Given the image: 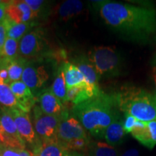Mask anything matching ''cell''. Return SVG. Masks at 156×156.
<instances>
[{
	"label": "cell",
	"mask_w": 156,
	"mask_h": 156,
	"mask_svg": "<svg viewBox=\"0 0 156 156\" xmlns=\"http://www.w3.org/2000/svg\"><path fill=\"white\" fill-rule=\"evenodd\" d=\"M93 2L105 23L126 39L145 42L155 33V9L114 1Z\"/></svg>",
	"instance_id": "6da1fadb"
},
{
	"label": "cell",
	"mask_w": 156,
	"mask_h": 156,
	"mask_svg": "<svg viewBox=\"0 0 156 156\" xmlns=\"http://www.w3.org/2000/svg\"><path fill=\"white\" fill-rule=\"evenodd\" d=\"M119 108L116 94L103 91L86 101L74 106L73 112L93 136L104 137L105 132L112 123L119 118Z\"/></svg>",
	"instance_id": "7a4b0ae2"
},
{
	"label": "cell",
	"mask_w": 156,
	"mask_h": 156,
	"mask_svg": "<svg viewBox=\"0 0 156 156\" xmlns=\"http://www.w3.org/2000/svg\"><path fill=\"white\" fill-rule=\"evenodd\" d=\"M115 94L121 112L143 122L156 120L155 95L133 85H125Z\"/></svg>",
	"instance_id": "3957f363"
},
{
	"label": "cell",
	"mask_w": 156,
	"mask_h": 156,
	"mask_svg": "<svg viewBox=\"0 0 156 156\" xmlns=\"http://www.w3.org/2000/svg\"><path fill=\"white\" fill-rule=\"evenodd\" d=\"M91 62L99 77H116L122 71V58L116 48L111 46H95L88 52Z\"/></svg>",
	"instance_id": "277c9868"
},
{
	"label": "cell",
	"mask_w": 156,
	"mask_h": 156,
	"mask_svg": "<svg viewBox=\"0 0 156 156\" xmlns=\"http://www.w3.org/2000/svg\"><path fill=\"white\" fill-rule=\"evenodd\" d=\"M64 116H53L44 113L39 106L34 107V126L36 134L42 141H58L57 133Z\"/></svg>",
	"instance_id": "5b68a950"
},
{
	"label": "cell",
	"mask_w": 156,
	"mask_h": 156,
	"mask_svg": "<svg viewBox=\"0 0 156 156\" xmlns=\"http://www.w3.org/2000/svg\"><path fill=\"white\" fill-rule=\"evenodd\" d=\"M16 124L19 135L25 144H28L34 148L40 141L28 113L20 108L9 109Z\"/></svg>",
	"instance_id": "8992f818"
},
{
	"label": "cell",
	"mask_w": 156,
	"mask_h": 156,
	"mask_svg": "<svg viewBox=\"0 0 156 156\" xmlns=\"http://www.w3.org/2000/svg\"><path fill=\"white\" fill-rule=\"evenodd\" d=\"M57 138L58 142L64 143L79 138H89L83 124L75 117L68 115L62 119L58 126Z\"/></svg>",
	"instance_id": "52a82bcc"
},
{
	"label": "cell",
	"mask_w": 156,
	"mask_h": 156,
	"mask_svg": "<svg viewBox=\"0 0 156 156\" xmlns=\"http://www.w3.org/2000/svg\"><path fill=\"white\" fill-rule=\"evenodd\" d=\"M131 134L142 145L153 149L156 145V120L149 122L138 120Z\"/></svg>",
	"instance_id": "ba28073f"
},
{
	"label": "cell",
	"mask_w": 156,
	"mask_h": 156,
	"mask_svg": "<svg viewBox=\"0 0 156 156\" xmlns=\"http://www.w3.org/2000/svg\"><path fill=\"white\" fill-rule=\"evenodd\" d=\"M0 124L6 135L10 140L11 147L17 149H25V144L19 135L14 119L8 108L2 107L0 109Z\"/></svg>",
	"instance_id": "9c48e42d"
},
{
	"label": "cell",
	"mask_w": 156,
	"mask_h": 156,
	"mask_svg": "<svg viewBox=\"0 0 156 156\" xmlns=\"http://www.w3.org/2000/svg\"><path fill=\"white\" fill-rule=\"evenodd\" d=\"M49 75L44 67H34L27 64L23 71L21 81L23 82L32 90L41 88L48 80Z\"/></svg>",
	"instance_id": "30bf717a"
},
{
	"label": "cell",
	"mask_w": 156,
	"mask_h": 156,
	"mask_svg": "<svg viewBox=\"0 0 156 156\" xmlns=\"http://www.w3.org/2000/svg\"><path fill=\"white\" fill-rule=\"evenodd\" d=\"M39 107L45 114L53 116H64L67 112L65 107L55 95L49 90H44L39 95Z\"/></svg>",
	"instance_id": "8fae6325"
},
{
	"label": "cell",
	"mask_w": 156,
	"mask_h": 156,
	"mask_svg": "<svg viewBox=\"0 0 156 156\" xmlns=\"http://www.w3.org/2000/svg\"><path fill=\"white\" fill-rule=\"evenodd\" d=\"M6 13L7 17L16 23H29L37 17L25 1H9Z\"/></svg>",
	"instance_id": "7c38bea8"
},
{
	"label": "cell",
	"mask_w": 156,
	"mask_h": 156,
	"mask_svg": "<svg viewBox=\"0 0 156 156\" xmlns=\"http://www.w3.org/2000/svg\"><path fill=\"white\" fill-rule=\"evenodd\" d=\"M42 48V40L38 31H30L21 38L19 53L23 58H32L39 54Z\"/></svg>",
	"instance_id": "4fadbf2b"
},
{
	"label": "cell",
	"mask_w": 156,
	"mask_h": 156,
	"mask_svg": "<svg viewBox=\"0 0 156 156\" xmlns=\"http://www.w3.org/2000/svg\"><path fill=\"white\" fill-rule=\"evenodd\" d=\"M21 109L29 113L34 107L36 99L31 90L21 80L12 82L9 85Z\"/></svg>",
	"instance_id": "5bb4252c"
},
{
	"label": "cell",
	"mask_w": 156,
	"mask_h": 156,
	"mask_svg": "<svg viewBox=\"0 0 156 156\" xmlns=\"http://www.w3.org/2000/svg\"><path fill=\"white\" fill-rule=\"evenodd\" d=\"M62 67L64 73L66 86L67 90L73 88L74 87L90 85L86 81L80 70L78 69V67L74 63L67 62L62 65Z\"/></svg>",
	"instance_id": "9a60e30c"
},
{
	"label": "cell",
	"mask_w": 156,
	"mask_h": 156,
	"mask_svg": "<svg viewBox=\"0 0 156 156\" xmlns=\"http://www.w3.org/2000/svg\"><path fill=\"white\" fill-rule=\"evenodd\" d=\"M67 151L58 141H40L33 148L34 156H64Z\"/></svg>",
	"instance_id": "2e32d148"
},
{
	"label": "cell",
	"mask_w": 156,
	"mask_h": 156,
	"mask_svg": "<svg viewBox=\"0 0 156 156\" xmlns=\"http://www.w3.org/2000/svg\"><path fill=\"white\" fill-rule=\"evenodd\" d=\"M126 132L123 127V121L120 117L114 121L106 129L104 138L108 145L112 146L118 145L124 141Z\"/></svg>",
	"instance_id": "e0dca14e"
},
{
	"label": "cell",
	"mask_w": 156,
	"mask_h": 156,
	"mask_svg": "<svg viewBox=\"0 0 156 156\" xmlns=\"http://www.w3.org/2000/svg\"><path fill=\"white\" fill-rule=\"evenodd\" d=\"M75 65L80 70L82 74L84 75L86 81L90 85L93 87L99 88L98 80L100 77L95 71L94 67L91 62L89 61L87 56H83L75 61Z\"/></svg>",
	"instance_id": "ac0fdd59"
},
{
	"label": "cell",
	"mask_w": 156,
	"mask_h": 156,
	"mask_svg": "<svg viewBox=\"0 0 156 156\" xmlns=\"http://www.w3.org/2000/svg\"><path fill=\"white\" fill-rule=\"evenodd\" d=\"M83 3L78 0H67L64 2L58 8V15L62 20H69L77 16L83 10Z\"/></svg>",
	"instance_id": "d6986e66"
},
{
	"label": "cell",
	"mask_w": 156,
	"mask_h": 156,
	"mask_svg": "<svg viewBox=\"0 0 156 156\" xmlns=\"http://www.w3.org/2000/svg\"><path fill=\"white\" fill-rule=\"evenodd\" d=\"M3 23L7 30V38L15 39L18 41L25 36V32L31 27L30 23H16L7 17L5 19Z\"/></svg>",
	"instance_id": "ffe728a7"
},
{
	"label": "cell",
	"mask_w": 156,
	"mask_h": 156,
	"mask_svg": "<svg viewBox=\"0 0 156 156\" xmlns=\"http://www.w3.org/2000/svg\"><path fill=\"white\" fill-rule=\"evenodd\" d=\"M51 90L62 103H64L67 102V89L66 86L65 77H64V73L62 66L58 69L57 74L51 87Z\"/></svg>",
	"instance_id": "44dd1931"
},
{
	"label": "cell",
	"mask_w": 156,
	"mask_h": 156,
	"mask_svg": "<svg viewBox=\"0 0 156 156\" xmlns=\"http://www.w3.org/2000/svg\"><path fill=\"white\" fill-rule=\"evenodd\" d=\"M0 105L3 108L8 109H21L10 86L5 83H0Z\"/></svg>",
	"instance_id": "7402d4cb"
},
{
	"label": "cell",
	"mask_w": 156,
	"mask_h": 156,
	"mask_svg": "<svg viewBox=\"0 0 156 156\" xmlns=\"http://www.w3.org/2000/svg\"><path fill=\"white\" fill-rule=\"evenodd\" d=\"M27 65V61L25 58L21 57L9 62L7 65V69L8 72L9 78L10 83L20 80L25 67Z\"/></svg>",
	"instance_id": "603a6c76"
},
{
	"label": "cell",
	"mask_w": 156,
	"mask_h": 156,
	"mask_svg": "<svg viewBox=\"0 0 156 156\" xmlns=\"http://www.w3.org/2000/svg\"><path fill=\"white\" fill-rule=\"evenodd\" d=\"M91 156H118L114 146L103 142H95L90 144Z\"/></svg>",
	"instance_id": "cb8c5ba5"
},
{
	"label": "cell",
	"mask_w": 156,
	"mask_h": 156,
	"mask_svg": "<svg viewBox=\"0 0 156 156\" xmlns=\"http://www.w3.org/2000/svg\"><path fill=\"white\" fill-rule=\"evenodd\" d=\"M19 44L18 41L7 38L4 46L2 57L9 60H15L18 58Z\"/></svg>",
	"instance_id": "d4e9b609"
},
{
	"label": "cell",
	"mask_w": 156,
	"mask_h": 156,
	"mask_svg": "<svg viewBox=\"0 0 156 156\" xmlns=\"http://www.w3.org/2000/svg\"><path fill=\"white\" fill-rule=\"evenodd\" d=\"M90 144V138H79L75 139L64 143L62 145L64 147L66 151H84L87 147H89Z\"/></svg>",
	"instance_id": "484cf974"
},
{
	"label": "cell",
	"mask_w": 156,
	"mask_h": 156,
	"mask_svg": "<svg viewBox=\"0 0 156 156\" xmlns=\"http://www.w3.org/2000/svg\"><path fill=\"white\" fill-rule=\"evenodd\" d=\"M137 121L138 120L136 119L135 117L132 116V115L125 114L124 120L123 121V127H124L126 134L131 133Z\"/></svg>",
	"instance_id": "4316f807"
},
{
	"label": "cell",
	"mask_w": 156,
	"mask_h": 156,
	"mask_svg": "<svg viewBox=\"0 0 156 156\" xmlns=\"http://www.w3.org/2000/svg\"><path fill=\"white\" fill-rule=\"evenodd\" d=\"M20 150L10 146L0 145V156H21Z\"/></svg>",
	"instance_id": "83f0119b"
},
{
	"label": "cell",
	"mask_w": 156,
	"mask_h": 156,
	"mask_svg": "<svg viewBox=\"0 0 156 156\" xmlns=\"http://www.w3.org/2000/svg\"><path fill=\"white\" fill-rule=\"evenodd\" d=\"M25 2L30 7L31 10L36 15H38V12L45 3L43 0H25Z\"/></svg>",
	"instance_id": "f1b7e54d"
},
{
	"label": "cell",
	"mask_w": 156,
	"mask_h": 156,
	"mask_svg": "<svg viewBox=\"0 0 156 156\" xmlns=\"http://www.w3.org/2000/svg\"><path fill=\"white\" fill-rule=\"evenodd\" d=\"M7 38V30L4 23H0V57L3 56V49L6 39Z\"/></svg>",
	"instance_id": "f546056e"
},
{
	"label": "cell",
	"mask_w": 156,
	"mask_h": 156,
	"mask_svg": "<svg viewBox=\"0 0 156 156\" xmlns=\"http://www.w3.org/2000/svg\"><path fill=\"white\" fill-rule=\"evenodd\" d=\"M0 145H5L11 147L10 140H9L8 136L6 135L1 124H0Z\"/></svg>",
	"instance_id": "4dcf8cb0"
},
{
	"label": "cell",
	"mask_w": 156,
	"mask_h": 156,
	"mask_svg": "<svg viewBox=\"0 0 156 156\" xmlns=\"http://www.w3.org/2000/svg\"><path fill=\"white\" fill-rule=\"evenodd\" d=\"M9 1L5 2V3L0 5V23H2L5 19L7 17V13H6V9H7V5Z\"/></svg>",
	"instance_id": "1f68e13d"
},
{
	"label": "cell",
	"mask_w": 156,
	"mask_h": 156,
	"mask_svg": "<svg viewBox=\"0 0 156 156\" xmlns=\"http://www.w3.org/2000/svg\"><path fill=\"white\" fill-rule=\"evenodd\" d=\"M151 67H152V74H153V77L154 83H155V97H156V53L153 56V59L151 61Z\"/></svg>",
	"instance_id": "d6a6232c"
},
{
	"label": "cell",
	"mask_w": 156,
	"mask_h": 156,
	"mask_svg": "<svg viewBox=\"0 0 156 156\" xmlns=\"http://www.w3.org/2000/svg\"><path fill=\"white\" fill-rule=\"evenodd\" d=\"M122 156H140V153L136 149L132 148V149L126 151Z\"/></svg>",
	"instance_id": "836d02e7"
},
{
	"label": "cell",
	"mask_w": 156,
	"mask_h": 156,
	"mask_svg": "<svg viewBox=\"0 0 156 156\" xmlns=\"http://www.w3.org/2000/svg\"><path fill=\"white\" fill-rule=\"evenodd\" d=\"M20 153L21 156H34V155H33V153H31V152H30L26 149H21L20 151Z\"/></svg>",
	"instance_id": "e575fe53"
},
{
	"label": "cell",
	"mask_w": 156,
	"mask_h": 156,
	"mask_svg": "<svg viewBox=\"0 0 156 156\" xmlns=\"http://www.w3.org/2000/svg\"><path fill=\"white\" fill-rule=\"evenodd\" d=\"M64 156H79L77 155H75V154H71V153H66Z\"/></svg>",
	"instance_id": "d590c367"
},
{
	"label": "cell",
	"mask_w": 156,
	"mask_h": 156,
	"mask_svg": "<svg viewBox=\"0 0 156 156\" xmlns=\"http://www.w3.org/2000/svg\"><path fill=\"white\" fill-rule=\"evenodd\" d=\"M5 1H2V0H0V5H2V4L5 3Z\"/></svg>",
	"instance_id": "8d00e7d4"
}]
</instances>
